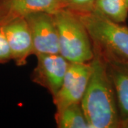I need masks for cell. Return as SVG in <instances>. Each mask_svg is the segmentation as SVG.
I'll list each match as a JSON object with an SVG mask.
<instances>
[{
  "mask_svg": "<svg viewBox=\"0 0 128 128\" xmlns=\"http://www.w3.org/2000/svg\"><path fill=\"white\" fill-rule=\"evenodd\" d=\"M93 50L91 73L80 105L89 128H120L116 97L105 60L95 47Z\"/></svg>",
  "mask_w": 128,
  "mask_h": 128,
  "instance_id": "cell-1",
  "label": "cell"
},
{
  "mask_svg": "<svg viewBox=\"0 0 128 128\" xmlns=\"http://www.w3.org/2000/svg\"><path fill=\"white\" fill-rule=\"evenodd\" d=\"M58 7L59 0H0V27L32 13H54Z\"/></svg>",
  "mask_w": 128,
  "mask_h": 128,
  "instance_id": "cell-8",
  "label": "cell"
},
{
  "mask_svg": "<svg viewBox=\"0 0 128 128\" xmlns=\"http://www.w3.org/2000/svg\"><path fill=\"white\" fill-rule=\"evenodd\" d=\"M12 60L9 44L2 27H0V64H6Z\"/></svg>",
  "mask_w": 128,
  "mask_h": 128,
  "instance_id": "cell-13",
  "label": "cell"
},
{
  "mask_svg": "<svg viewBox=\"0 0 128 128\" xmlns=\"http://www.w3.org/2000/svg\"><path fill=\"white\" fill-rule=\"evenodd\" d=\"M58 32L59 54L70 63H89L94 55L92 43L78 15L66 9L54 13Z\"/></svg>",
  "mask_w": 128,
  "mask_h": 128,
  "instance_id": "cell-3",
  "label": "cell"
},
{
  "mask_svg": "<svg viewBox=\"0 0 128 128\" xmlns=\"http://www.w3.org/2000/svg\"><path fill=\"white\" fill-rule=\"evenodd\" d=\"M25 18L32 34L34 55L59 54L58 32L54 13L38 12Z\"/></svg>",
  "mask_w": 128,
  "mask_h": 128,
  "instance_id": "cell-4",
  "label": "cell"
},
{
  "mask_svg": "<svg viewBox=\"0 0 128 128\" xmlns=\"http://www.w3.org/2000/svg\"><path fill=\"white\" fill-rule=\"evenodd\" d=\"M91 73V64L70 63L62 86L53 98L56 112L66 106L80 102Z\"/></svg>",
  "mask_w": 128,
  "mask_h": 128,
  "instance_id": "cell-5",
  "label": "cell"
},
{
  "mask_svg": "<svg viewBox=\"0 0 128 128\" xmlns=\"http://www.w3.org/2000/svg\"><path fill=\"white\" fill-rule=\"evenodd\" d=\"M36 56L37 65L32 73V80L46 88L54 98L62 86L70 62L60 54Z\"/></svg>",
  "mask_w": 128,
  "mask_h": 128,
  "instance_id": "cell-6",
  "label": "cell"
},
{
  "mask_svg": "<svg viewBox=\"0 0 128 128\" xmlns=\"http://www.w3.org/2000/svg\"><path fill=\"white\" fill-rule=\"evenodd\" d=\"M103 58L114 88L121 124L128 119V64Z\"/></svg>",
  "mask_w": 128,
  "mask_h": 128,
  "instance_id": "cell-9",
  "label": "cell"
},
{
  "mask_svg": "<svg viewBox=\"0 0 128 128\" xmlns=\"http://www.w3.org/2000/svg\"><path fill=\"white\" fill-rule=\"evenodd\" d=\"M2 27L9 44L12 60L18 66L26 65L28 58L34 55L32 34L26 18L14 19Z\"/></svg>",
  "mask_w": 128,
  "mask_h": 128,
  "instance_id": "cell-7",
  "label": "cell"
},
{
  "mask_svg": "<svg viewBox=\"0 0 128 128\" xmlns=\"http://www.w3.org/2000/svg\"><path fill=\"white\" fill-rule=\"evenodd\" d=\"M55 119L59 128H89L80 102L70 104L56 112Z\"/></svg>",
  "mask_w": 128,
  "mask_h": 128,
  "instance_id": "cell-11",
  "label": "cell"
},
{
  "mask_svg": "<svg viewBox=\"0 0 128 128\" xmlns=\"http://www.w3.org/2000/svg\"><path fill=\"white\" fill-rule=\"evenodd\" d=\"M127 3H128V0H127Z\"/></svg>",
  "mask_w": 128,
  "mask_h": 128,
  "instance_id": "cell-15",
  "label": "cell"
},
{
  "mask_svg": "<svg viewBox=\"0 0 128 128\" xmlns=\"http://www.w3.org/2000/svg\"><path fill=\"white\" fill-rule=\"evenodd\" d=\"M120 128H128V119L120 124Z\"/></svg>",
  "mask_w": 128,
  "mask_h": 128,
  "instance_id": "cell-14",
  "label": "cell"
},
{
  "mask_svg": "<svg viewBox=\"0 0 128 128\" xmlns=\"http://www.w3.org/2000/svg\"><path fill=\"white\" fill-rule=\"evenodd\" d=\"M92 12L116 23H124L128 16L127 0H96Z\"/></svg>",
  "mask_w": 128,
  "mask_h": 128,
  "instance_id": "cell-10",
  "label": "cell"
},
{
  "mask_svg": "<svg viewBox=\"0 0 128 128\" xmlns=\"http://www.w3.org/2000/svg\"><path fill=\"white\" fill-rule=\"evenodd\" d=\"M96 0H59V9H69L76 13L92 12Z\"/></svg>",
  "mask_w": 128,
  "mask_h": 128,
  "instance_id": "cell-12",
  "label": "cell"
},
{
  "mask_svg": "<svg viewBox=\"0 0 128 128\" xmlns=\"http://www.w3.org/2000/svg\"><path fill=\"white\" fill-rule=\"evenodd\" d=\"M76 14L87 28L93 47L106 58L128 64L127 26L92 12Z\"/></svg>",
  "mask_w": 128,
  "mask_h": 128,
  "instance_id": "cell-2",
  "label": "cell"
}]
</instances>
